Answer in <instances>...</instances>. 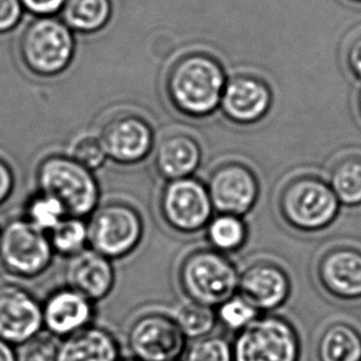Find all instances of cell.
Wrapping results in <instances>:
<instances>
[{"label":"cell","mask_w":361,"mask_h":361,"mask_svg":"<svg viewBox=\"0 0 361 361\" xmlns=\"http://www.w3.org/2000/svg\"><path fill=\"white\" fill-rule=\"evenodd\" d=\"M49 235L29 220H14L0 235V259L5 268L23 278H35L47 270L54 257Z\"/></svg>","instance_id":"cell-10"},{"label":"cell","mask_w":361,"mask_h":361,"mask_svg":"<svg viewBox=\"0 0 361 361\" xmlns=\"http://www.w3.org/2000/svg\"><path fill=\"white\" fill-rule=\"evenodd\" d=\"M111 262L94 249H84L69 258L66 268L67 285L94 303L103 301L115 286V270Z\"/></svg>","instance_id":"cell-18"},{"label":"cell","mask_w":361,"mask_h":361,"mask_svg":"<svg viewBox=\"0 0 361 361\" xmlns=\"http://www.w3.org/2000/svg\"><path fill=\"white\" fill-rule=\"evenodd\" d=\"M181 361H235L233 343L221 334L189 342Z\"/></svg>","instance_id":"cell-28"},{"label":"cell","mask_w":361,"mask_h":361,"mask_svg":"<svg viewBox=\"0 0 361 361\" xmlns=\"http://www.w3.org/2000/svg\"><path fill=\"white\" fill-rule=\"evenodd\" d=\"M54 252L71 258L89 245L88 224L80 217L67 216L49 233Z\"/></svg>","instance_id":"cell-26"},{"label":"cell","mask_w":361,"mask_h":361,"mask_svg":"<svg viewBox=\"0 0 361 361\" xmlns=\"http://www.w3.org/2000/svg\"><path fill=\"white\" fill-rule=\"evenodd\" d=\"M62 15L71 29L94 32L110 19L111 0H66Z\"/></svg>","instance_id":"cell-22"},{"label":"cell","mask_w":361,"mask_h":361,"mask_svg":"<svg viewBox=\"0 0 361 361\" xmlns=\"http://www.w3.org/2000/svg\"><path fill=\"white\" fill-rule=\"evenodd\" d=\"M67 216L64 206L44 192L32 197L27 206V220L46 233H49Z\"/></svg>","instance_id":"cell-29"},{"label":"cell","mask_w":361,"mask_h":361,"mask_svg":"<svg viewBox=\"0 0 361 361\" xmlns=\"http://www.w3.org/2000/svg\"><path fill=\"white\" fill-rule=\"evenodd\" d=\"M235 361H300L301 339L288 318L263 313L235 334Z\"/></svg>","instance_id":"cell-5"},{"label":"cell","mask_w":361,"mask_h":361,"mask_svg":"<svg viewBox=\"0 0 361 361\" xmlns=\"http://www.w3.org/2000/svg\"><path fill=\"white\" fill-rule=\"evenodd\" d=\"M120 361H142V360H138V359H136V357H125V359H121V360H120Z\"/></svg>","instance_id":"cell-37"},{"label":"cell","mask_w":361,"mask_h":361,"mask_svg":"<svg viewBox=\"0 0 361 361\" xmlns=\"http://www.w3.org/2000/svg\"><path fill=\"white\" fill-rule=\"evenodd\" d=\"M240 273L215 249H199L183 259L178 280L186 300L217 308L238 293Z\"/></svg>","instance_id":"cell-3"},{"label":"cell","mask_w":361,"mask_h":361,"mask_svg":"<svg viewBox=\"0 0 361 361\" xmlns=\"http://www.w3.org/2000/svg\"><path fill=\"white\" fill-rule=\"evenodd\" d=\"M352 1H357V3H361V0H352Z\"/></svg>","instance_id":"cell-39"},{"label":"cell","mask_w":361,"mask_h":361,"mask_svg":"<svg viewBox=\"0 0 361 361\" xmlns=\"http://www.w3.org/2000/svg\"><path fill=\"white\" fill-rule=\"evenodd\" d=\"M280 216L293 230L318 232L336 221L341 202L328 181L313 176L293 178L278 199Z\"/></svg>","instance_id":"cell-4"},{"label":"cell","mask_w":361,"mask_h":361,"mask_svg":"<svg viewBox=\"0 0 361 361\" xmlns=\"http://www.w3.org/2000/svg\"><path fill=\"white\" fill-rule=\"evenodd\" d=\"M131 357L142 361H181L189 345L173 314L148 312L137 317L127 329Z\"/></svg>","instance_id":"cell-8"},{"label":"cell","mask_w":361,"mask_h":361,"mask_svg":"<svg viewBox=\"0 0 361 361\" xmlns=\"http://www.w3.org/2000/svg\"><path fill=\"white\" fill-rule=\"evenodd\" d=\"M214 210L219 214L244 216L253 210L259 199V181L254 171L238 161L217 166L207 181Z\"/></svg>","instance_id":"cell-11"},{"label":"cell","mask_w":361,"mask_h":361,"mask_svg":"<svg viewBox=\"0 0 361 361\" xmlns=\"http://www.w3.org/2000/svg\"><path fill=\"white\" fill-rule=\"evenodd\" d=\"M20 56L26 68L39 77H56L68 68L74 56V39L68 26L42 16L25 29Z\"/></svg>","instance_id":"cell-6"},{"label":"cell","mask_w":361,"mask_h":361,"mask_svg":"<svg viewBox=\"0 0 361 361\" xmlns=\"http://www.w3.org/2000/svg\"><path fill=\"white\" fill-rule=\"evenodd\" d=\"M173 317L189 342L214 334L219 326L216 308L190 300L179 305L173 313Z\"/></svg>","instance_id":"cell-25"},{"label":"cell","mask_w":361,"mask_h":361,"mask_svg":"<svg viewBox=\"0 0 361 361\" xmlns=\"http://www.w3.org/2000/svg\"><path fill=\"white\" fill-rule=\"evenodd\" d=\"M329 185L341 205L361 206V157H344L332 166Z\"/></svg>","instance_id":"cell-23"},{"label":"cell","mask_w":361,"mask_h":361,"mask_svg":"<svg viewBox=\"0 0 361 361\" xmlns=\"http://www.w3.org/2000/svg\"><path fill=\"white\" fill-rule=\"evenodd\" d=\"M36 180L39 192L57 199L68 216L85 219L98 209L100 186L94 171L71 156L44 158L36 171Z\"/></svg>","instance_id":"cell-2"},{"label":"cell","mask_w":361,"mask_h":361,"mask_svg":"<svg viewBox=\"0 0 361 361\" xmlns=\"http://www.w3.org/2000/svg\"><path fill=\"white\" fill-rule=\"evenodd\" d=\"M347 64L353 75L361 80V35L348 47Z\"/></svg>","instance_id":"cell-34"},{"label":"cell","mask_w":361,"mask_h":361,"mask_svg":"<svg viewBox=\"0 0 361 361\" xmlns=\"http://www.w3.org/2000/svg\"><path fill=\"white\" fill-rule=\"evenodd\" d=\"M121 345L110 329L92 324L59 342V361H120Z\"/></svg>","instance_id":"cell-20"},{"label":"cell","mask_w":361,"mask_h":361,"mask_svg":"<svg viewBox=\"0 0 361 361\" xmlns=\"http://www.w3.org/2000/svg\"><path fill=\"white\" fill-rule=\"evenodd\" d=\"M357 105H359V113H360L361 115V93L360 95H359V102H357Z\"/></svg>","instance_id":"cell-38"},{"label":"cell","mask_w":361,"mask_h":361,"mask_svg":"<svg viewBox=\"0 0 361 361\" xmlns=\"http://www.w3.org/2000/svg\"><path fill=\"white\" fill-rule=\"evenodd\" d=\"M202 161L200 143L186 133H173L161 140L156 149L154 166L166 181L194 176Z\"/></svg>","instance_id":"cell-19"},{"label":"cell","mask_w":361,"mask_h":361,"mask_svg":"<svg viewBox=\"0 0 361 361\" xmlns=\"http://www.w3.org/2000/svg\"><path fill=\"white\" fill-rule=\"evenodd\" d=\"M159 211L171 230L192 235L205 230L215 210L207 185L190 176L166 183L161 190Z\"/></svg>","instance_id":"cell-9"},{"label":"cell","mask_w":361,"mask_h":361,"mask_svg":"<svg viewBox=\"0 0 361 361\" xmlns=\"http://www.w3.org/2000/svg\"><path fill=\"white\" fill-rule=\"evenodd\" d=\"M273 105V92L263 79L240 74L227 80L220 111L228 121L249 126L262 121Z\"/></svg>","instance_id":"cell-14"},{"label":"cell","mask_w":361,"mask_h":361,"mask_svg":"<svg viewBox=\"0 0 361 361\" xmlns=\"http://www.w3.org/2000/svg\"><path fill=\"white\" fill-rule=\"evenodd\" d=\"M318 281L333 298L343 301L361 298V252L337 247L323 254L317 265Z\"/></svg>","instance_id":"cell-17"},{"label":"cell","mask_w":361,"mask_h":361,"mask_svg":"<svg viewBox=\"0 0 361 361\" xmlns=\"http://www.w3.org/2000/svg\"><path fill=\"white\" fill-rule=\"evenodd\" d=\"M318 361H361V334L348 323H333L317 343Z\"/></svg>","instance_id":"cell-21"},{"label":"cell","mask_w":361,"mask_h":361,"mask_svg":"<svg viewBox=\"0 0 361 361\" xmlns=\"http://www.w3.org/2000/svg\"><path fill=\"white\" fill-rule=\"evenodd\" d=\"M100 138L109 159L132 166L146 159L154 146V131L149 122L137 115H121L105 123Z\"/></svg>","instance_id":"cell-13"},{"label":"cell","mask_w":361,"mask_h":361,"mask_svg":"<svg viewBox=\"0 0 361 361\" xmlns=\"http://www.w3.org/2000/svg\"><path fill=\"white\" fill-rule=\"evenodd\" d=\"M0 235H1V232H0Z\"/></svg>","instance_id":"cell-40"},{"label":"cell","mask_w":361,"mask_h":361,"mask_svg":"<svg viewBox=\"0 0 361 361\" xmlns=\"http://www.w3.org/2000/svg\"><path fill=\"white\" fill-rule=\"evenodd\" d=\"M88 230L89 248L114 260L125 258L140 245L145 226L135 207L111 202L94 211Z\"/></svg>","instance_id":"cell-7"},{"label":"cell","mask_w":361,"mask_h":361,"mask_svg":"<svg viewBox=\"0 0 361 361\" xmlns=\"http://www.w3.org/2000/svg\"><path fill=\"white\" fill-rule=\"evenodd\" d=\"M14 186V176L10 166L0 159V204L4 202Z\"/></svg>","instance_id":"cell-35"},{"label":"cell","mask_w":361,"mask_h":361,"mask_svg":"<svg viewBox=\"0 0 361 361\" xmlns=\"http://www.w3.org/2000/svg\"><path fill=\"white\" fill-rule=\"evenodd\" d=\"M0 361H19L14 345L0 338Z\"/></svg>","instance_id":"cell-36"},{"label":"cell","mask_w":361,"mask_h":361,"mask_svg":"<svg viewBox=\"0 0 361 361\" xmlns=\"http://www.w3.org/2000/svg\"><path fill=\"white\" fill-rule=\"evenodd\" d=\"M227 77L222 64L202 52L184 54L166 74L168 99L178 113L204 118L220 110Z\"/></svg>","instance_id":"cell-1"},{"label":"cell","mask_w":361,"mask_h":361,"mask_svg":"<svg viewBox=\"0 0 361 361\" xmlns=\"http://www.w3.org/2000/svg\"><path fill=\"white\" fill-rule=\"evenodd\" d=\"M205 230L211 248L224 254L240 250L248 238V228L240 216L219 214L211 219Z\"/></svg>","instance_id":"cell-24"},{"label":"cell","mask_w":361,"mask_h":361,"mask_svg":"<svg viewBox=\"0 0 361 361\" xmlns=\"http://www.w3.org/2000/svg\"><path fill=\"white\" fill-rule=\"evenodd\" d=\"M59 341L49 333H41L37 337L21 345L19 361H59Z\"/></svg>","instance_id":"cell-31"},{"label":"cell","mask_w":361,"mask_h":361,"mask_svg":"<svg viewBox=\"0 0 361 361\" xmlns=\"http://www.w3.org/2000/svg\"><path fill=\"white\" fill-rule=\"evenodd\" d=\"M71 157L92 171L100 169L109 159L102 138L93 135L78 138L72 147Z\"/></svg>","instance_id":"cell-30"},{"label":"cell","mask_w":361,"mask_h":361,"mask_svg":"<svg viewBox=\"0 0 361 361\" xmlns=\"http://www.w3.org/2000/svg\"><path fill=\"white\" fill-rule=\"evenodd\" d=\"M21 14V0H0V34L14 29L19 23Z\"/></svg>","instance_id":"cell-32"},{"label":"cell","mask_w":361,"mask_h":361,"mask_svg":"<svg viewBox=\"0 0 361 361\" xmlns=\"http://www.w3.org/2000/svg\"><path fill=\"white\" fill-rule=\"evenodd\" d=\"M95 303L73 288H59L42 303L44 329L59 342L94 324Z\"/></svg>","instance_id":"cell-16"},{"label":"cell","mask_w":361,"mask_h":361,"mask_svg":"<svg viewBox=\"0 0 361 361\" xmlns=\"http://www.w3.org/2000/svg\"><path fill=\"white\" fill-rule=\"evenodd\" d=\"M238 293L262 313H274L288 302L291 281L278 264L257 262L240 273Z\"/></svg>","instance_id":"cell-15"},{"label":"cell","mask_w":361,"mask_h":361,"mask_svg":"<svg viewBox=\"0 0 361 361\" xmlns=\"http://www.w3.org/2000/svg\"><path fill=\"white\" fill-rule=\"evenodd\" d=\"M216 313L219 324L235 334L248 327L262 314L240 293H235V296L220 305L216 308Z\"/></svg>","instance_id":"cell-27"},{"label":"cell","mask_w":361,"mask_h":361,"mask_svg":"<svg viewBox=\"0 0 361 361\" xmlns=\"http://www.w3.org/2000/svg\"><path fill=\"white\" fill-rule=\"evenodd\" d=\"M42 331V303L18 285H0V338L21 347Z\"/></svg>","instance_id":"cell-12"},{"label":"cell","mask_w":361,"mask_h":361,"mask_svg":"<svg viewBox=\"0 0 361 361\" xmlns=\"http://www.w3.org/2000/svg\"><path fill=\"white\" fill-rule=\"evenodd\" d=\"M64 3L66 0H21V4L26 9L44 16L59 11L63 8Z\"/></svg>","instance_id":"cell-33"}]
</instances>
